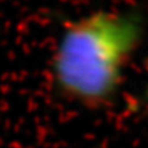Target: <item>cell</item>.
<instances>
[{"mask_svg": "<svg viewBox=\"0 0 148 148\" xmlns=\"http://www.w3.org/2000/svg\"><path fill=\"white\" fill-rule=\"evenodd\" d=\"M135 12L96 10L68 22L51 57V78L62 98L86 109L115 99L143 40Z\"/></svg>", "mask_w": 148, "mask_h": 148, "instance_id": "1", "label": "cell"}, {"mask_svg": "<svg viewBox=\"0 0 148 148\" xmlns=\"http://www.w3.org/2000/svg\"><path fill=\"white\" fill-rule=\"evenodd\" d=\"M147 85H146V101L148 104V64H147Z\"/></svg>", "mask_w": 148, "mask_h": 148, "instance_id": "2", "label": "cell"}]
</instances>
